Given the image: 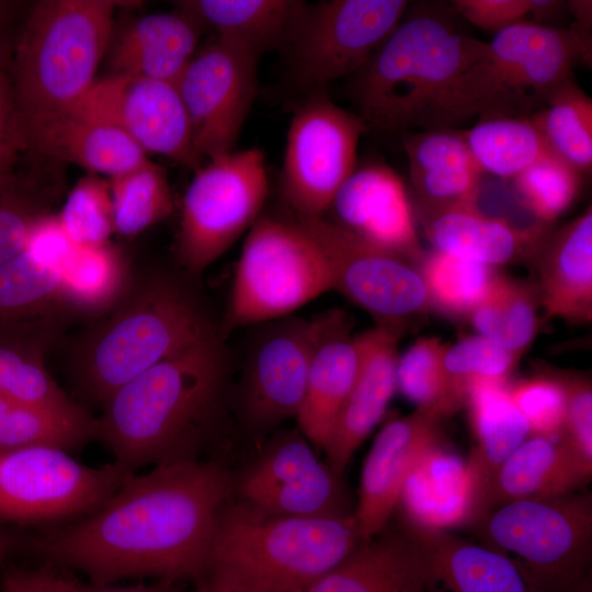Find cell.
Instances as JSON below:
<instances>
[{"instance_id": "obj_32", "label": "cell", "mask_w": 592, "mask_h": 592, "mask_svg": "<svg viewBox=\"0 0 592 592\" xmlns=\"http://www.w3.org/2000/svg\"><path fill=\"white\" fill-rule=\"evenodd\" d=\"M474 446L466 459L479 521L488 487L505 458L528 436L527 423L509 395V383H481L466 397Z\"/></svg>"}, {"instance_id": "obj_46", "label": "cell", "mask_w": 592, "mask_h": 592, "mask_svg": "<svg viewBox=\"0 0 592 592\" xmlns=\"http://www.w3.org/2000/svg\"><path fill=\"white\" fill-rule=\"evenodd\" d=\"M52 197L13 178L0 182V265L22 252L35 228L53 215Z\"/></svg>"}, {"instance_id": "obj_25", "label": "cell", "mask_w": 592, "mask_h": 592, "mask_svg": "<svg viewBox=\"0 0 592 592\" xmlns=\"http://www.w3.org/2000/svg\"><path fill=\"white\" fill-rule=\"evenodd\" d=\"M532 265L547 317L572 325L592 320V209L543 240Z\"/></svg>"}, {"instance_id": "obj_49", "label": "cell", "mask_w": 592, "mask_h": 592, "mask_svg": "<svg viewBox=\"0 0 592 592\" xmlns=\"http://www.w3.org/2000/svg\"><path fill=\"white\" fill-rule=\"evenodd\" d=\"M481 171L443 168L410 174L422 217L477 208Z\"/></svg>"}, {"instance_id": "obj_45", "label": "cell", "mask_w": 592, "mask_h": 592, "mask_svg": "<svg viewBox=\"0 0 592 592\" xmlns=\"http://www.w3.org/2000/svg\"><path fill=\"white\" fill-rule=\"evenodd\" d=\"M57 218L75 246L109 243L115 232L109 179L94 173L81 178L67 195Z\"/></svg>"}, {"instance_id": "obj_20", "label": "cell", "mask_w": 592, "mask_h": 592, "mask_svg": "<svg viewBox=\"0 0 592 592\" xmlns=\"http://www.w3.org/2000/svg\"><path fill=\"white\" fill-rule=\"evenodd\" d=\"M440 418L415 409L388 421L363 463L354 516L362 540L379 533L397 509L402 486L414 464L439 442Z\"/></svg>"}, {"instance_id": "obj_6", "label": "cell", "mask_w": 592, "mask_h": 592, "mask_svg": "<svg viewBox=\"0 0 592 592\" xmlns=\"http://www.w3.org/2000/svg\"><path fill=\"white\" fill-rule=\"evenodd\" d=\"M122 3L44 0L33 7L11 62L19 112L68 109L89 91Z\"/></svg>"}, {"instance_id": "obj_36", "label": "cell", "mask_w": 592, "mask_h": 592, "mask_svg": "<svg viewBox=\"0 0 592 592\" xmlns=\"http://www.w3.org/2000/svg\"><path fill=\"white\" fill-rule=\"evenodd\" d=\"M464 134L480 171L500 178L513 179L554 152L531 117H482Z\"/></svg>"}, {"instance_id": "obj_28", "label": "cell", "mask_w": 592, "mask_h": 592, "mask_svg": "<svg viewBox=\"0 0 592 592\" xmlns=\"http://www.w3.org/2000/svg\"><path fill=\"white\" fill-rule=\"evenodd\" d=\"M303 592H425L418 545L401 522L387 524Z\"/></svg>"}, {"instance_id": "obj_51", "label": "cell", "mask_w": 592, "mask_h": 592, "mask_svg": "<svg viewBox=\"0 0 592 592\" xmlns=\"http://www.w3.org/2000/svg\"><path fill=\"white\" fill-rule=\"evenodd\" d=\"M451 3L455 13L494 34L525 21L531 13V0H454Z\"/></svg>"}, {"instance_id": "obj_60", "label": "cell", "mask_w": 592, "mask_h": 592, "mask_svg": "<svg viewBox=\"0 0 592 592\" xmlns=\"http://www.w3.org/2000/svg\"><path fill=\"white\" fill-rule=\"evenodd\" d=\"M13 3L0 0V20L5 18L12 10Z\"/></svg>"}, {"instance_id": "obj_12", "label": "cell", "mask_w": 592, "mask_h": 592, "mask_svg": "<svg viewBox=\"0 0 592 592\" xmlns=\"http://www.w3.org/2000/svg\"><path fill=\"white\" fill-rule=\"evenodd\" d=\"M133 473L116 464L91 467L49 445L0 453V520L49 522L86 516Z\"/></svg>"}, {"instance_id": "obj_27", "label": "cell", "mask_w": 592, "mask_h": 592, "mask_svg": "<svg viewBox=\"0 0 592 592\" xmlns=\"http://www.w3.org/2000/svg\"><path fill=\"white\" fill-rule=\"evenodd\" d=\"M424 232L436 251L498 267L530 263L550 225L516 227L488 217L478 207L422 217Z\"/></svg>"}, {"instance_id": "obj_7", "label": "cell", "mask_w": 592, "mask_h": 592, "mask_svg": "<svg viewBox=\"0 0 592 592\" xmlns=\"http://www.w3.org/2000/svg\"><path fill=\"white\" fill-rule=\"evenodd\" d=\"M545 592H576L590 577L592 496L570 492L505 503L471 526Z\"/></svg>"}, {"instance_id": "obj_14", "label": "cell", "mask_w": 592, "mask_h": 592, "mask_svg": "<svg viewBox=\"0 0 592 592\" xmlns=\"http://www.w3.org/2000/svg\"><path fill=\"white\" fill-rule=\"evenodd\" d=\"M364 121L323 95L295 111L286 137L281 190L296 215L322 216L354 171Z\"/></svg>"}, {"instance_id": "obj_9", "label": "cell", "mask_w": 592, "mask_h": 592, "mask_svg": "<svg viewBox=\"0 0 592 592\" xmlns=\"http://www.w3.org/2000/svg\"><path fill=\"white\" fill-rule=\"evenodd\" d=\"M330 289L328 265L311 237L295 220L260 216L236 266L220 335L292 316Z\"/></svg>"}, {"instance_id": "obj_5", "label": "cell", "mask_w": 592, "mask_h": 592, "mask_svg": "<svg viewBox=\"0 0 592 592\" xmlns=\"http://www.w3.org/2000/svg\"><path fill=\"white\" fill-rule=\"evenodd\" d=\"M354 513L286 516L244 500L221 509L208 574L267 592H303L362 543Z\"/></svg>"}, {"instance_id": "obj_41", "label": "cell", "mask_w": 592, "mask_h": 592, "mask_svg": "<svg viewBox=\"0 0 592 592\" xmlns=\"http://www.w3.org/2000/svg\"><path fill=\"white\" fill-rule=\"evenodd\" d=\"M95 437V418L72 419L0 395V453L32 445L67 451Z\"/></svg>"}, {"instance_id": "obj_39", "label": "cell", "mask_w": 592, "mask_h": 592, "mask_svg": "<svg viewBox=\"0 0 592 592\" xmlns=\"http://www.w3.org/2000/svg\"><path fill=\"white\" fill-rule=\"evenodd\" d=\"M109 181L116 234L134 237L171 215L174 204L166 171L149 159Z\"/></svg>"}, {"instance_id": "obj_44", "label": "cell", "mask_w": 592, "mask_h": 592, "mask_svg": "<svg viewBox=\"0 0 592 592\" xmlns=\"http://www.w3.org/2000/svg\"><path fill=\"white\" fill-rule=\"evenodd\" d=\"M580 183L581 174L554 152L513 178L517 200L536 221L547 225L570 207L579 194Z\"/></svg>"}, {"instance_id": "obj_38", "label": "cell", "mask_w": 592, "mask_h": 592, "mask_svg": "<svg viewBox=\"0 0 592 592\" xmlns=\"http://www.w3.org/2000/svg\"><path fill=\"white\" fill-rule=\"evenodd\" d=\"M42 343L0 342V395L72 419L93 418L52 378Z\"/></svg>"}, {"instance_id": "obj_42", "label": "cell", "mask_w": 592, "mask_h": 592, "mask_svg": "<svg viewBox=\"0 0 592 592\" xmlns=\"http://www.w3.org/2000/svg\"><path fill=\"white\" fill-rule=\"evenodd\" d=\"M520 360L479 334L448 344L444 371L454 411L465 407L467 392L473 386L481 383L508 384Z\"/></svg>"}, {"instance_id": "obj_22", "label": "cell", "mask_w": 592, "mask_h": 592, "mask_svg": "<svg viewBox=\"0 0 592 592\" xmlns=\"http://www.w3.org/2000/svg\"><path fill=\"white\" fill-rule=\"evenodd\" d=\"M23 150L79 166L107 179L148 160L147 153L115 126L71 109L19 112Z\"/></svg>"}, {"instance_id": "obj_29", "label": "cell", "mask_w": 592, "mask_h": 592, "mask_svg": "<svg viewBox=\"0 0 592 592\" xmlns=\"http://www.w3.org/2000/svg\"><path fill=\"white\" fill-rule=\"evenodd\" d=\"M364 349V333L352 335L349 318L318 345L296 415L298 430L312 446L325 451L337 417L357 378Z\"/></svg>"}, {"instance_id": "obj_13", "label": "cell", "mask_w": 592, "mask_h": 592, "mask_svg": "<svg viewBox=\"0 0 592 592\" xmlns=\"http://www.w3.org/2000/svg\"><path fill=\"white\" fill-rule=\"evenodd\" d=\"M406 0L306 3L286 46L296 81L319 87L360 71L406 13Z\"/></svg>"}, {"instance_id": "obj_47", "label": "cell", "mask_w": 592, "mask_h": 592, "mask_svg": "<svg viewBox=\"0 0 592 592\" xmlns=\"http://www.w3.org/2000/svg\"><path fill=\"white\" fill-rule=\"evenodd\" d=\"M536 374L509 384L513 405L525 419L530 435L559 436L565 418V394L549 365L536 366Z\"/></svg>"}, {"instance_id": "obj_54", "label": "cell", "mask_w": 592, "mask_h": 592, "mask_svg": "<svg viewBox=\"0 0 592 592\" xmlns=\"http://www.w3.org/2000/svg\"><path fill=\"white\" fill-rule=\"evenodd\" d=\"M568 10L574 16V23L569 33L574 43L579 60L587 66H591V22H592V2L591 1H568Z\"/></svg>"}, {"instance_id": "obj_52", "label": "cell", "mask_w": 592, "mask_h": 592, "mask_svg": "<svg viewBox=\"0 0 592 592\" xmlns=\"http://www.w3.org/2000/svg\"><path fill=\"white\" fill-rule=\"evenodd\" d=\"M5 65H0V181L13 178L12 171L23 150L18 128V107Z\"/></svg>"}, {"instance_id": "obj_19", "label": "cell", "mask_w": 592, "mask_h": 592, "mask_svg": "<svg viewBox=\"0 0 592 592\" xmlns=\"http://www.w3.org/2000/svg\"><path fill=\"white\" fill-rule=\"evenodd\" d=\"M72 246L53 214L35 228L22 252L0 265V328L23 323L50 338L66 316L61 267Z\"/></svg>"}, {"instance_id": "obj_59", "label": "cell", "mask_w": 592, "mask_h": 592, "mask_svg": "<svg viewBox=\"0 0 592 592\" xmlns=\"http://www.w3.org/2000/svg\"><path fill=\"white\" fill-rule=\"evenodd\" d=\"M12 57V52L8 39L0 32V65L9 66Z\"/></svg>"}, {"instance_id": "obj_53", "label": "cell", "mask_w": 592, "mask_h": 592, "mask_svg": "<svg viewBox=\"0 0 592 592\" xmlns=\"http://www.w3.org/2000/svg\"><path fill=\"white\" fill-rule=\"evenodd\" d=\"M0 592H61L58 574L47 567L24 569L11 567L3 573Z\"/></svg>"}, {"instance_id": "obj_2", "label": "cell", "mask_w": 592, "mask_h": 592, "mask_svg": "<svg viewBox=\"0 0 592 592\" xmlns=\"http://www.w3.org/2000/svg\"><path fill=\"white\" fill-rule=\"evenodd\" d=\"M227 371L220 333L156 364L103 402L96 439L130 473L196 459L219 413Z\"/></svg>"}, {"instance_id": "obj_31", "label": "cell", "mask_w": 592, "mask_h": 592, "mask_svg": "<svg viewBox=\"0 0 592 592\" xmlns=\"http://www.w3.org/2000/svg\"><path fill=\"white\" fill-rule=\"evenodd\" d=\"M590 479L559 436L530 435L496 471L479 521L505 503L570 493Z\"/></svg>"}, {"instance_id": "obj_50", "label": "cell", "mask_w": 592, "mask_h": 592, "mask_svg": "<svg viewBox=\"0 0 592 592\" xmlns=\"http://www.w3.org/2000/svg\"><path fill=\"white\" fill-rule=\"evenodd\" d=\"M402 144L410 174L457 167L480 170L470 153L464 130L442 128L408 133Z\"/></svg>"}, {"instance_id": "obj_61", "label": "cell", "mask_w": 592, "mask_h": 592, "mask_svg": "<svg viewBox=\"0 0 592 592\" xmlns=\"http://www.w3.org/2000/svg\"><path fill=\"white\" fill-rule=\"evenodd\" d=\"M576 592H592L591 579H587Z\"/></svg>"}, {"instance_id": "obj_23", "label": "cell", "mask_w": 592, "mask_h": 592, "mask_svg": "<svg viewBox=\"0 0 592 592\" xmlns=\"http://www.w3.org/2000/svg\"><path fill=\"white\" fill-rule=\"evenodd\" d=\"M403 526L422 561L425 592H545L510 559L452 531Z\"/></svg>"}, {"instance_id": "obj_35", "label": "cell", "mask_w": 592, "mask_h": 592, "mask_svg": "<svg viewBox=\"0 0 592 592\" xmlns=\"http://www.w3.org/2000/svg\"><path fill=\"white\" fill-rule=\"evenodd\" d=\"M539 307L535 283L500 273L467 319L477 334L521 358L539 330Z\"/></svg>"}, {"instance_id": "obj_10", "label": "cell", "mask_w": 592, "mask_h": 592, "mask_svg": "<svg viewBox=\"0 0 592 592\" xmlns=\"http://www.w3.org/2000/svg\"><path fill=\"white\" fill-rule=\"evenodd\" d=\"M269 191L264 153L234 150L195 169L183 196L177 254L195 276L223 255L260 217Z\"/></svg>"}, {"instance_id": "obj_57", "label": "cell", "mask_w": 592, "mask_h": 592, "mask_svg": "<svg viewBox=\"0 0 592 592\" xmlns=\"http://www.w3.org/2000/svg\"><path fill=\"white\" fill-rule=\"evenodd\" d=\"M563 8H567V2L556 0H531V13L534 16V23L551 19L559 14Z\"/></svg>"}, {"instance_id": "obj_15", "label": "cell", "mask_w": 592, "mask_h": 592, "mask_svg": "<svg viewBox=\"0 0 592 592\" xmlns=\"http://www.w3.org/2000/svg\"><path fill=\"white\" fill-rule=\"evenodd\" d=\"M348 318L344 311L331 309L310 318L292 315L262 323L241 383L243 414L253 428L263 430L296 418L318 345Z\"/></svg>"}, {"instance_id": "obj_33", "label": "cell", "mask_w": 592, "mask_h": 592, "mask_svg": "<svg viewBox=\"0 0 592 592\" xmlns=\"http://www.w3.org/2000/svg\"><path fill=\"white\" fill-rule=\"evenodd\" d=\"M306 2L298 0H190L179 3L216 38L258 58L270 49L286 48Z\"/></svg>"}, {"instance_id": "obj_18", "label": "cell", "mask_w": 592, "mask_h": 592, "mask_svg": "<svg viewBox=\"0 0 592 592\" xmlns=\"http://www.w3.org/2000/svg\"><path fill=\"white\" fill-rule=\"evenodd\" d=\"M242 500L286 516L345 515L346 499L338 476L316 456L299 430L276 435L239 481Z\"/></svg>"}, {"instance_id": "obj_56", "label": "cell", "mask_w": 592, "mask_h": 592, "mask_svg": "<svg viewBox=\"0 0 592 592\" xmlns=\"http://www.w3.org/2000/svg\"><path fill=\"white\" fill-rule=\"evenodd\" d=\"M179 592V591H177ZM190 592H267L236 579L208 574Z\"/></svg>"}, {"instance_id": "obj_8", "label": "cell", "mask_w": 592, "mask_h": 592, "mask_svg": "<svg viewBox=\"0 0 592 592\" xmlns=\"http://www.w3.org/2000/svg\"><path fill=\"white\" fill-rule=\"evenodd\" d=\"M579 60L568 30L519 22L494 34L456 89L459 123L478 115L530 117L572 78Z\"/></svg>"}, {"instance_id": "obj_16", "label": "cell", "mask_w": 592, "mask_h": 592, "mask_svg": "<svg viewBox=\"0 0 592 592\" xmlns=\"http://www.w3.org/2000/svg\"><path fill=\"white\" fill-rule=\"evenodd\" d=\"M259 58L215 38L194 55L177 87L200 162L235 150L257 91Z\"/></svg>"}, {"instance_id": "obj_34", "label": "cell", "mask_w": 592, "mask_h": 592, "mask_svg": "<svg viewBox=\"0 0 592 592\" xmlns=\"http://www.w3.org/2000/svg\"><path fill=\"white\" fill-rule=\"evenodd\" d=\"M132 282L127 264L109 243L72 246L61 267V300L66 315L101 316Z\"/></svg>"}, {"instance_id": "obj_11", "label": "cell", "mask_w": 592, "mask_h": 592, "mask_svg": "<svg viewBox=\"0 0 592 592\" xmlns=\"http://www.w3.org/2000/svg\"><path fill=\"white\" fill-rule=\"evenodd\" d=\"M296 215V214H295ZM295 221L320 249L332 289L403 334L431 308L419 265L372 243L323 216L296 215Z\"/></svg>"}, {"instance_id": "obj_30", "label": "cell", "mask_w": 592, "mask_h": 592, "mask_svg": "<svg viewBox=\"0 0 592 592\" xmlns=\"http://www.w3.org/2000/svg\"><path fill=\"white\" fill-rule=\"evenodd\" d=\"M203 24L192 14L157 12L141 16L117 39L111 54L114 73L175 83L195 55Z\"/></svg>"}, {"instance_id": "obj_21", "label": "cell", "mask_w": 592, "mask_h": 592, "mask_svg": "<svg viewBox=\"0 0 592 592\" xmlns=\"http://www.w3.org/2000/svg\"><path fill=\"white\" fill-rule=\"evenodd\" d=\"M328 210L332 223L419 265L424 254L405 185L387 166L372 163L343 182Z\"/></svg>"}, {"instance_id": "obj_48", "label": "cell", "mask_w": 592, "mask_h": 592, "mask_svg": "<svg viewBox=\"0 0 592 592\" xmlns=\"http://www.w3.org/2000/svg\"><path fill=\"white\" fill-rule=\"evenodd\" d=\"M565 394L559 437L582 471L592 476V383L588 374L549 366Z\"/></svg>"}, {"instance_id": "obj_3", "label": "cell", "mask_w": 592, "mask_h": 592, "mask_svg": "<svg viewBox=\"0 0 592 592\" xmlns=\"http://www.w3.org/2000/svg\"><path fill=\"white\" fill-rule=\"evenodd\" d=\"M451 12L432 3L408 7L398 25L355 73L357 115L367 127L431 130L459 123V79L486 52L487 43L463 32Z\"/></svg>"}, {"instance_id": "obj_26", "label": "cell", "mask_w": 592, "mask_h": 592, "mask_svg": "<svg viewBox=\"0 0 592 592\" xmlns=\"http://www.w3.org/2000/svg\"><path fill=\"white\" fill-rule=\"evenodd\" d=\"M397 508L403 522L426 528L473 526L476 500L466 459L433 444L409 473Z\"/></svg>"}, {"instance_id": "obj_37", "label": "cell", "mask_w": 592, "mask_h": 592, "mask_svg": "<svg viewBox=\"0 0 592 592\" xmlns=\"http://www.w3.org/2000/svg\"><path fill=\"white\" fill-rule=\"evenodd\" d=\"M550 149L581 175L592 169V100L573 78L561 83L530 116Z\"/></svg>"}, {"instance_id": "obj_55", "label": "cell", "mask_w": 592, "mask_h": 592, "mask_svg": "<svg viewBox=\"0 0 592 592\" xmlns=\"http://www.w3.org/2000/svg\"><path fill=\"white\" fill-rule=\"evenodd\" d=\"M58 582L61 592H177L171 583L162 581L153 585L114 588L110 585H95L92 583L87 584L58 574Z\"/></svg>"}, {"instance_id": "obj_4", "label": "cell", "mask_w": 592, "mask_h": 592, "mask_svg": "<svg viewBox=\"0 0 592 592\" xmlns=\"http://www.w3.org/2000/svg\"><path fill=\"white\" fill-rule=\"evenodd\" d=\"M191 277L155 271L132 280L118 301L78 337L70 371L84 398L103 405L139 374L219 333Z\"/></svg>"}, {"instance_id": "obj_43", "label": "cell", "mask_w": 592, "mask_h": 592, "mask_svg": "<svg viewBox=\"0 0 592 592\" xmlns=\"http://www.w3.org/2000/svg\"><path fill=\"white\" fill-rule=\"evenodd\" d=\"M448 344L434 337L418 339L397 362V390L440 419L455 413L444 371Z\"/></svg>"}, {"instance_id": "obj_17", "label": "cell", "mask_w": 592, "mask_h": 592, "mask_svg": "<svg viewBox=\"0 0 592 592\" xmlns=\"http://www.w3.org/2000/svg\"><path fill=\"white\" fill-rule=\"evenodd\" d=\"M69 109L115 126L146 153L164 156L194 170L201 166L175 83L113 73L95 81Z\"/></svg>"}, {"instance_id": "obj_58", "label": "cell", "mask_w": 592, "mask_h": 592, "mask_svg": "<svg viewBox=\"0 0 592 592\" xmlns=\"http://www.w3.org/2000/svg\"><path fill=\"white\" fill-rule=\"evenodd\" d=\"M14 537L0 527V560L4 559L15 547Z\"/></svg>"}, {"instance_id": "obj_40", "label": "cell", "mask_w": 592, "mask_h": 592, "mask_svg": "<svg viewBox=\"0 0 592 592\" xmlns=\"http://www.w3.org/2000/svg\"><path fill=\"white\" fill-rule=\"evenodd\" d=\"M419 269L431 307L448 316L466 318L500 274L494 266L436 250L423 257Z\"/></svg>"}, {"instance_id": "obj_1", "label": "cell", "mask_w": 592, "mask_h": 592, "mask_svg": "<svg viewBox=\"0 0 592 592\" xmlns=\"http://www.w3.org/2000/svg\"><path fill=\"white\" fill-rule=\"evenodd\" d=\"M232 482L217 462L189 459L134 473L98 510L39 536L52 563L84 572L95 585L133 577L173 583L208 572L218 515Z\"/></svg>"}, {"instance_id": "obj_24", "label": "cell", "mask_w": 592, "mask_h": 592, "mask_svg": "<svg viewBox=\"0 0 592 592\" xmlns=\"http://www.w3.org/2000/svg\"><path fill=\"white\" fill-rule=\"evenodd\" d=\"M363 333L362 365L325 448L328 465L338 476L383 419L397 390L398 342L402 333L378 325Z\"/></svg>"}]
</instances>
